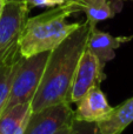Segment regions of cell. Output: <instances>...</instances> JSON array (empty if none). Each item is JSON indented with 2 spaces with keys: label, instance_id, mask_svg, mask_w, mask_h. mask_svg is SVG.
<instances>
[{
  "label": "cell",
  "instance_id": "16",
  "mask_svg": "<svg viewBox=\"0 0 133 134\" xmlns=\"http://www.w3.org/2000/svg\"><path fill=\"white\" fill-rule=\"evenodd\" d=\"M5 1H6V0H0V14H1V11H2V7H4V5H5Z\"/></svg>",
  "mask_w": 133,
  "mask_h": 134
},
{
  "label": "cell",
  "instance_id": "6",
  "mask_svg": "<svg viewBox=\"0 0 133 134\" xmlns=\"http://www.w3.org/2000/svg\"><path fill=\"white\" fill-rule=\"evenodd\" d=\"M71 104L52 105L38 112H32L24 134H54L73 122Z\"/></svg>",
  "mask_w": 133,
  "mask_h": 134
},
{
  "label": "cell",
  "instance_id": "10",
  "mask_svg": "<svg viewBox=\"0 0 133 134\" xmlns=\"http://www.w3.org/2000/svg\"><path fill=\"white\" fill-rule=\"evenodd\" d=\"M31 114V102L18 104L2 112L0 116V134H24Z\"/></svg>",
  "mask_w": 133,
  "mask_h": 134
},
{
  "label": "cell",
  "instance_id": "13",
  "mask_svg": "<svg viewBox=\"0 0 133 134\" xmlns=\"http://www.w3.org/2000/svg\"><path fill=\"white\" fill-rule=\"evenodd\" d=\"M73 134H99L98 126L96 122H84L73 120Z\"/></svg>",
  "mask_w": 133,
  "mask_h": 134
},
{
  "label": "cell",
  "instance_id": "18",
  "mask_svg": "<svg viewBox=\"0 0 133 134\" xmlns=\"http://www.w3.org/2000/svg\"><path fill=\"white\" fill-rule=\"evenodd\" d=\"M115 1H118V2H121V4H123V1H126V0H115ZM132 1H133V0H132Z\"/></svg>",
  "mask_w": 133,
  "mask_h": 134
},
{
  "label": "cell",
  "instance_id": "5",
  "mask_svg": "<svg viewBox=\"0 0 133 134\" xmlns=\"http://www.w3.org/2000/svg\"><path fill=\"white\" fill-rule=\"evenodd\" d=\"M104 69L105 66L85 47L74 72L68 95V102L75 104L92 87H100L101 82L106 79Z\"/></svg>",
  "mask_w": 133,
  "mask_h": 134
},
{
  "label": "cell",
  "instance_id": "3",
  "mask_svg": "<svg viewBox=\"0 0 133 134\" xmlns=\"http://www.w3.org/2000/svg\"><path fill=\"white\" fill-rule=\"evenodd\" d=\"M49 53L51 52H42L30 58L21 57L4 112L18 104L32 102L44 74Z\"/></svg>",
  "mask_w": 133,
  "mask_h": 134
},
{
  "label": "cell",
  "instance_id": "12",
  "mask_svg": "<svg viewBox=\"0 0 133 134\" xmlns=\"http://www.w3.org/2000/svg\"><path fill=\"white\" fill-rule=\"evenodd\" d=\"M20 59L21 54L19 49H16L0 61V116L8 101L12 82H13Z\"/></svg>",
  "mask_w": 133,
  "mask_h": 134
},
{
  "label": "cell",
  "instance_id": "11",
  "mask_svg": "<svg viewBox=\"0 0 133 134\" xmlns=\"http://www.w3.org/2000/svg\"><path fill=\"white\" fill-rule=\"evenodd\" d=\"M77 4L85 12L86 20L93 27L100 21L113 18L121 7V2L115 0H79Z\"/></svg>",
  "mask_w": 133,
  "mask_h": 134
},
{
  "label": "cell",
  "instance_id": "9",
  "mask_svg": "<svg viewBox=\"0 0 133 134\" xmlns=\"http://www.w3.org/2000/svg\"><path fill=\"white\" fill-rule=\"evenodd\" d=\"M133 122V97L113 107L104 120L97 122L99 134H121Z\"/></svg>",
  "mask_w": 133,
  "mask_h": 134
},
{
  "label": "cell",
  "instance_id": "15",
  "mask_svg": "<svg viewBox=\"0 0 133 134\" xmlns=\"http://www.w3.org/2000/svg\"><path fill=\"white\" fill-rule=\"evenodd\" d=\"M73 132H74V128H73V122H72L71 125L65 126V127H63L54 134H73Z\"/></svg>",
  "mask_w": 133,
  "mask_h": 134
},
{
  "label": "cell",
  "instance_id": "17",
  "mask_svg": "<svg viewBox=\"0 0 133 134\" xmlns=\"http://www.w3.org/2000/svg\"><path fill=\"white\" fill-rule=\"evenodd\" d=\"M66 1H73V2H78V1H79V0H65V2Z\"/></svg>",
  "mask_w": 133,
  "mask_h": 134
},
{
  "label": "cell",
  "instance_id": "2",
  "mask_svg": "<svg viewBox=\"0 0 133 134\" xmlns=\"http://www.w3.org/2000/svg\"><path fill=\"white\" fill-rule=\"evenodd\" d=\"M79 5L73 1L28 18L19 38L18 47L23 58H30L42 52H51L71 35L81 23H67L70 15L80 12Z\"/></svg>",
  "mask_w": 133,
  "mask_h": 134
},
{
  "label": "cell",
  "instance_id": "8",
  "mask_svg": "<svg viewBox=\"0 0 133 134\" xmlns=\"http://www.w3.org/2000/svg\"><path fill=\"white\" fill-rule=\"evenodd\" d=\"M131 37H113L110 33L97 30L96 27L91 31L86 42V49H88L98 60L106 66L108 61L115 58V49H118L123 44L131 41Z\"/></svg>",
  "mask_w": 133,
  "mask_h": 134
},
{
  "label": "cell",
  "instance_id": "14",
  "mask_svg": "<svg viewBox=\"0 0 133 134\" xmlns=\"http://www.w3.org/2000/svg\"><path fill=\"white\" fill-rule=\"evenodd\" d=\"M31 8L32 7H56L65 4V0H27Z\"/></svg>",
  "mask_w": 133,
  "mask_h": 134
},
{
  "label": "cell",
  "instance_id": "7",
  "mask_svg": "<svg viewBox=\"0 0 133 134\" xmlns=\"http://www.w3.org/2000/svg\"><path fill=\"white\" fill-rule=\"evenodd\" d=\"M75 104L77 108L73 111V118L84 122H99L113 109L100 87H92Z\"/></svg>",
  "mask_w": 133,
  "mask_h": 134
},
{
  "label": "cell",
  "instance_id": "1",
  "mask_svg": "<svg viewBox=\"0 0 133 134\" xmlns=\"http://www.w3.org/2000/svg\"><path fill=\"white\" fill-rule=\"evenodd\" d=\"M93 28L85 20L58 47L51 51L39 87L31 102L32 112L68 102L74 72Z\"/></svg>",
  "mask_w": 133,
  "mask_h": 134
},
{
  "label": "cell",
  "instance_id": "4",
  "mask_svg": "<svg viewBox=\"0 0 133 134\" xmlns=\"http://www.w3.org/2000/svg\"><path fill=\"white\" fill-rule=\"evenodd\" d=\"M31 6L27 0H6L0 14V61L19 49L18 42Z\"/></svg>",
  "mask_w": 133,
  "mask_h": 134
}]
</instances>
